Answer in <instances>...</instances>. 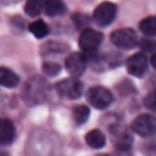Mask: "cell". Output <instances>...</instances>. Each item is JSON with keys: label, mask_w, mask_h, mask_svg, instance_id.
Segmentation results:
<instances>
[{"label": "cell", "mask_w": 156, "mask_h": 156, "mask_svg": "<svg viewBox=\"0 0 156 156\" xmlns=\"http://www.w3.org/2000/svg\"><path fill=\"white\" fill-rule=\"evenodd\" d=\"M46 93H48L46 80L37 76L27 82L23 89V99L28 104H39L45 99Z\"/></svg>", "instance_id": "1"}, {"label": "cell", "mask_w": 156, "mask_h": 156, "mask_svg": "<svg viewBox=\"0 0 156 156\" xmlns=\"http://www.w3.org/2000/svg\"><path fill=\"white\" fill-rule=\"evenodd\" d=\"M104 37L100 32L93 28H84L79 37V46L87 54H94L100 46Z\"/></svg>", "instance_id": "2"}, {"label": "cell", "mask_w": 156, "mask_h": 156, "mask_svg": "<svg viewBox=\"0 0 156 156\" xmlns=\"http://www.w3.org/2000/svg\"><path fill=\"white\" fill-rule=\"evenodd\" d=\"M56 90L62 98L74 100V99L80 98L83 93V84L76 77L67 78L56 84Z\"/></svg>", "instance_id": "3"}, {"label": "cell", "mask_w": 156, "mask_h": 156, "mask_svg": "<svg viewBox=\"0 0 156 156\" xmlns=\"http://www.w3.org/2000/svg\"><path fill=\"white\" fill-rule=\"evenodd\" d=\"M87 99L95 108L102 110L110 106V104L113 100V96L112 93L104 87H93L88 90Z\"/></svg>", "instance_id": "4"}, {"label": "cell", "mask_w": 156, "mask_h": 156, "mask_svg": "<svg viewBox=\"0 0 156 156\" xmlns=\"http://www.w3.org/2000/svg\"><path fill=\"white\" fill-rule=\"evenodd\" d=\"M117 13V9L115 6V4L110 2V1H104L101 2L93 12V21L101 27H105L107 24H110Z\"/></svg>", "instance_id": "5"}, {"label": "cell", "mask_w": 156, "mask_h": 156, "mask_svg": "<svg viewBox=\"0 0 156 156\" xmlns=\"http://www.w3.org/2000/svg\"><path fill=\"white\" fill-rule=\"evenodd\" d=\"M112 43L122 49H132L138 44V35L132 28H121L111 34Z\"/></svg>", "instance_id": "6"}, {"label": "cell", "mask_w": 156, "mask_h": 156, "mask_svg": "<svg viewBox=\"0 0 156 156\" xmlns=\"http://www.w3.org/2000/svg\"><path fill=\"white\" fill-rule=\"evenodd\" d=\"M132 129L141 136L152 135L156 132V118L149 113L139 115L132 122Z\"/></svg>", "instance_id": "7"}, {"label": "cell", "mask_w": 156, "mask_h": 156, "mask_svg": "<svg viewBox=\"0 0 156 156\" xmlns=\"http://www.w3.org/2000/svg\"><path fill=\"white\" fill-rule=\"evenodd\" d=\"M110 132H111L115 147H117L121 151H126L130 147L133 136H132V133L128 130V128L123 126H115L110 129Z\"/></svg>", "instance_id": "8"}, {"label": "cell", "mask_w": 156, "mask_h": 156, "mask_svg": "<svg viewBox=\"0 0 156 156\" xmlns=\"http://www.w3.org/2000/svg\"><path fill=\"white\" fill-rule=\"evenodd\" d=\"M65 67L72 77H79L87 68V56L82 52H72L67 56Z\"/></svg>", "instance_id": "9"}, {"label": "cell", "mask_w": 156, "mask_h": 156, "mask_svg": "<svg viewBox=\"0 0 156 156\" xmlns=\"http://www.w3.org/2000/svg\"><path fill=\"white\" fill-rule=\"evenodd\" d=\"M127 69L134 77H143L147 71V58L144 54H134L127 60Z\"/></svg>", "instance_id": "10"}, {"label": "cell", "mask_w": 156, "mask_h": 156, "mask_svg": "<svg viewBox=\"0 0 156 156\" xmlns=\"http://www.w3.org/2000/svg\"><path fill=\"white\" fill-rule=\"evenodd\" d=\"M15 138V127L7 118H0V144L7 145Z\"/></svg>", "instance_id": "11"}, {"label": "cell", "mask_w": 156, "mask_h": 156, "mask_svg": "<svg viewBox=\"0 0 156 156\" xmlns=\"http://www.w3.org/2000/svg\"><path fill=\"white\" fill-rule=\"evenodd\" d=\"M20 83L18 76L6 67H0V85L5 88H15Z\"/></svg>", "instance_id": "12"}, {"label": "cell", "mask_w": 156, "mask_h": 156, "mask_svg": "<svg viewBox=\"0 0 156 156\" xmlns=\"http://www.w3.org/2000/svg\"><path fill=\"white\" fill-rule=\"evenodd\" d=\"M44 11L48 16H58L66 12V5L63 0H43Z\"/></svg>", "instance_id": "13"}, {"label": "cell", "mask_w": 156, "mask_h": 156, "mask_svg": "<svg viewBox=\"0 0 156 156\" xmlns=\"http://www.w3.org/2000/svg\"><path fill=\"white\" fill-rule=\"evenodd\" d=\"M85 143L93 149H101L106 144V136L101 130L93 129L85 135Z\"/></svg>", "instance_id": "14"}, {"label": "cell", "mask_w": 156, "mask_h": 156, "mask_svg": "<svg viewBox=\"0 0 156 156\" xmlns=\"http://www.w3.org/2000/svg\"><path fill=\"white\" fill-rule=\"evenodd\" d=\"M44 9V1L43 0H27L24 5V11L30 17H37L40 15V12Z\"/></svg>", "instance_id": "15"}, {"label": "cell", "mask_w": 156, "mask_h": 156, "mask_svg": "<svg viewBox=\"0 0 156 156\" xmlns=\"http://www.w3.org/2000/svg\"><path fill=\"white\" fill-rule=\"evenodd\" d=\"M140 30L146 35L156 34V16H149L140 21L139 23Z\"/></svg>", "instance_id": "16"}, {"label": "cell", "mask_w": 156, "mask_h": 156, "mask_svg": "<svg viewBox=\"0 0 156 156\" xmlns=\"http://www.w3.org/2000/svg\"><path fill=\"white\" fill-rule=\"evenodd\" d=\"M29 30L35 38L40 39V38H44L48 34L49 28H48L46 23L43 20H37V21H34L29 24Z\"/></svg>", "instance_id": "17"}, {"label": "cell", "mask_w": 156, "mask_h": 156, "mask_svg": "<svg viewBox=\"0 0 156 156\" xmlns=\"http://www.w3.org/2000/svg\"><path fill=\"white\" fill-rule=\"evenodd\" d=\"M89 108L85 105H78L72 110V115H73V119L77 124H83L88 117H89Z\"/></svg>", "instance_id": "18"}, {"label": "cell", "mask_w": 156, "mask_h": 156, "mask_svg": "<svg viewBox=\"0 0 156 156\" xmlns=\"http://www.w3.org/2000/svg\"><path fill=\"white\" fill-rule=\"evenodd\" d=\"M139 46L145 52H152L156 50V40L150 38H143L139 40Z\"/></svg>", "instance_id": "19"}, {"label": "cell", "mask_w": 156, "mask_h": 156, "mask_svg": "<svg viewBox=\"0 0 156 156\" xmlns=\"http://www.w3.org/2000/svg\"><path fill=\"white\" fill-rule=\"evenodd\" d=\"M72 20H73L76 27L79 28V29H84V28H87V26L89 24V18H88V16H85V15H83V13H74V15L72 16Z\"/></svg>", "instance_id": "20"}, {"label": "cell", "mask_w": 156, "mask_h": 156, "mask_svg": "<svg viewBox=\"0 0 156 156\" xmlns=\"http://www.w3.org/2000/svg\"><path fill=\"white\" fill-rule=\"evenodd\" d=\"M68 48L65 45V44H62V43H48L46 44V46H45V51L46 52H63V51H66Z\"/></svg>", "instance_id": "21"}, {"label": "cell", "mask_w": 156, "mask_h": 156, "mask_svg": "<svg viewBox=\"0 0 156 156\" xmlns=\"http://www.w3.org/2000/svg\"><path fill=\"white\" fill-rule=\"evenodd\" d=\"M60 69H61V67H60L58 63L45 62V63L43 65V71H44L46 74H49V76H55V74H57V73L60 72Z\"/></svg>", "instance_id": "22"}, {"label": "cell", "mask_w": 156, "mask_h": 156, "mask_svg": "<svg viewBox=\"0 0 156 156\" xmlns=\"http://www.w3.org/2000/svg\"><path fill=\"white\" fill-rule=\"evenodd\" d=\"M144 105H145L149 110L156 112V91L150 93V94L144 99Z\"/></svg>", "instance_id": "23"}, {"label": "cell", "mask_w": 156, "mask_h": 156, "mask_svg": "<svg viewBox=\"0 0 156 156\" xmlns=\"http://www.w3.org/2000/svg\"><path fill=\"white\" fill-rule=\"evenodd\" d=\"M150 61H151V65H152V67L156 69V51L152 54V56H151V58H150Z\"/></svg>", "instance_id": "24"}, {"label": "cell", "mask_w": 156, "mask_h": 156, "mask_svg": "<svg viewBox=\"0 0 156 156\" xmlns=\"http://www.w3.org/2000/svg\"><path fill=\"white\" fill-rule=\"evenodd\" d=\"M0 156H7L6 154H0Z\"/></svg>", "instance_id": "25"}, {"label": "cell", "mask_w": 156, "mask_h": 156, "mask_svg": "<svg viewBox=\"0 0 156 156\" xmlns=\"http://www.w3.org/2000/svg\"><path fill=\"white\" fill-rule=\"evenodd\" d=\"M100 156H110V155H100Z\"/></svg>", "instance_id": "26"}]
</instances>
